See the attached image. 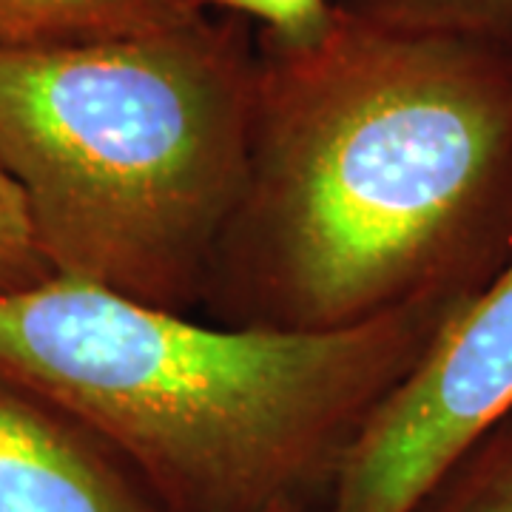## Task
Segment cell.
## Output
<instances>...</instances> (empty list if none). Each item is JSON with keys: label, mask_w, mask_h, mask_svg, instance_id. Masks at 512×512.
<instances>
[{"label": "cell", "mask_w": 512, "mask_h": 512, "mask_svg": "<svg viewBox=\"0 0 512 512\" xmlns=\"http://www.w3.org/2000/svg\"><path fill=\"white\" fill-rule=\"evenodd\" d=\"M512 256V46L339 0L308 46L256 43L248 177L200 311L328 333L461 308Z\"/></svg>", "instance_id": "obj_1"}, {"label": "cell", "mask_w": 512, "mask_h": 512, "mask_svg": "<svg viewBox=\"0 0 512 512\" xmlns=\"http://www.w3.org/2000/svg\"><path fill=\"white\" fill-rule=\"evenodd\" d=\"M0 512H160L103 444L0 382Z\"/></svg>", "instance_id": "obj_5"}, {"label": "cell", "mask_w": 512, "mask_h": 512, "mask_svg": "<svg viewBox=\"0 0 512 512\" xmlns=\"http://www.w3.org/2000/svg\"><path fill=\"white\" fill-rule=\"evenodd\" d=\"M265 512H311V510L305 507V498H282V501L271 504Z\"/></svg>", "instance_id": "obj_11"}, {"label": "cell", "mask_w": 512, "mask_h": 512, "mask_svg": "<svg viewBox=\"0 0 512 512\" xmlns=\"http://www.w3.org/2000/svg\"><path fill=\"white\" fill-rule=\"evenodd\" d=\"M205 9L239 20H256L262 26L259 40L276 46H308L325 35L333 18L330 0H202Z\"/></svg>", "instance_id": "obj_9"}, {"label": "cell", "mask_w": 512, "mask_h": 512, "mask_svg": "<svg viewBox=\"0 0 512 512\" xmlns=\"http://www.w3.org/2000/svg\"><path fill=\"white\" fill-rule=\"evenodd\" d=\"M456 311L416 305L288 333L49 276L0 293V382L86 430L160 512H265L328 484Z\"/></svg>", "instance_id": "obj_2"}, {"label": "cell", "mask_w": 512, "mask_h": 512, "mask_svg": "<svg viewBox=\"0 0 512 512\" xmlns=\"http://www.w3.org/2000/svg\"><path fill=\"white\" fill-rule=\"evenodd\" d=\"M512 416V256L464 302L356 430L330 476L328 512H410Z\"/></svg>", "instance_id": "obj_4"}, {"label": "cell", "mask_w": 512, "mask_h": 512, "mask_svg": "<svg viewBox=\"0 0 512 512\" xmlns=\"http://www.w3.org/2000/svg\"><path fill=\"white\" fill-rule=\"evenodd\" d=\"M202 0H0V49H57L183 26Z\"/></svg>", "instance_id": "obj_6"}, {"label": "cell", "mask_w": 512, "mask_h": 512, "mask_svg": "<svg viewBox=\"0 0 512 512\" xmlns=\"http://www.w3.org/2000/svg\"><path fill=\"white\" fill-rule=\"evenodd\" d=\"M256 46L231 15L0 49V168L52 276L197 313L251 160Z\"/></svg>", "instance_id": "obj_3"}, {"label": "cell", "mask_w": 512, "mask_h": 512, "mask_svg": "<svg viewBox=\"0 0 512 512\" xmlns=\"http://www.w3.org/2000/svg\"><path fill=\"white\" fill-rule=\"evenodd\" d=\"M410 512H512V416L470 444Z\"/></svg>", "instance_id": "obj_7"}, {"label": "cell", "mask_w": 512, "mask_h": 512, "mask_svg": "<svg viewBox=\"0 0 512 512\" xmlns=\"http://www.w3.org/2000/svg\"><path fill=\"white\" fill-rule=\"evenodd\" d=\"M393 26L453 32L512 46V0H348Z\"/></svg>", "instance_id": "obj_8"}, {"label": "cell", "mask_w": 512, "mask_h": 512, "mask_svg": "<svg viewBox=\"0 0 512 512\" xmlns=\"http://www.w3.org/2000/svg\"><path fill=\"white\" fill-rule=\"evenodd\" d=\"M49 276L52 271L37 248L26 200L15 180L0 168V293L32 288Z\"/></svg>", "instance_id": "obj_10"}]
</instances>
